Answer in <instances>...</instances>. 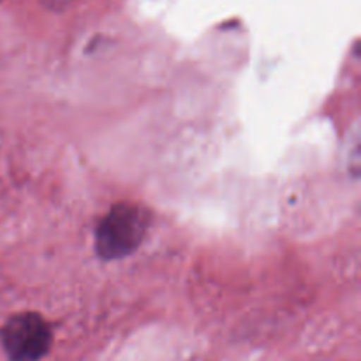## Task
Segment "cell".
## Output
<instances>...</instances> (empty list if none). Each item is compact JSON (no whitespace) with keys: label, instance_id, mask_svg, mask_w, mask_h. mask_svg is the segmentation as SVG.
<instances>
[{"label":"cell","instance_id":"obj_2","mask_svg":"<svg viewBox=\"0 0 361 361\" xmlns=\"http://www.w3.org/2000/svg\"><path fill=\"white\" fill-rule=\"evenodd\" d=\"M0 341L11 361H39L51 348V330L39 314H18L4 324Z\"/></svg>","mask_w":361,"mask_h":361},{"label":"cell","instance_id":"obj_1","mask_svg":"<svg viewBox=\"0 0 361 361\" xmlns=\"http://www.w3.org/2000/svg\"><path fill=\"white\" fill-rule=\"evenodd\" d=\"M148 224V212L140 204H115L99 224L95 250L106 261L129 256L145 240Z\"/></svg>","mask_w":361,"mask_h":361}]
</instances>
